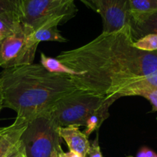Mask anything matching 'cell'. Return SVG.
Segmentation results:
<instances>
[{"label": "cell", "mask_w": 157, "mask_h": 157, "mask_svg": "<svg viewBox=\"0 0 157 157\" xmlns=\"http://www.w3.org/2000/svg\"><path fill=\"white\" fill-rule=\"evenodd\" d=\"M133 41L131 26L127 25L117 32L101 33L81 47L61 52L56 58L79 72L71 76L77 88L117 101L151 75L150 52L136 48Z\"/></svg>", "instance_id": "cell-1"}, {"label": "cell", "mask_w": 157, "mask_h": 157, "mask_svg": "<svg viewBox=\"0 0 157 157\" xmlns=\"http://www.w3.org/2000/svg\"><path fill=\"white\" fill-rule=\"evenodd\" d=\"M2 107L28 122L78 90L71 75L49 72L39 64L6 68L0 75Z\"/></svg>", "instance_id": "cell-2"}, {"label": "cell", "mask_w": 157, "mask_h": 157, "mask_svg": "<svg viewBox=\"0 0 157 157\" xmlns=\"http://www.w3.org/2000/svg\"><path fill=\"white\" fill-rule=\"evenodd\" d=\"M114 99H106L103 97L82 90L60 100L50 110L54 121L60 127L84 126L91 115L109 110L115 102Z\"/></svg>", "instance_id": "cell-3"}, {"label": "cell", "mask_w": 157, "mask_h": 157, "mask_svg": "<svg viewBox=\"0 0 157 157\" xmlns=\"http://www.w3.org/2000/svg\"><path fill=\"white\" fill-rule=\"evenodd\" d=\"M59 127L50 111L28 121L20 139L25 157H51L54 152L63 151Z\"/></svg>", "instance_id": "cell-4"}, {"label": "cell", "mask_w": 157, "mask_h": 157, "mask_svg": "<svg viewBox=\"0 0 157 157\" xmlns=\"http://www.w3.org/2000/svg\"><path fill=\"white\" fill-rule=\"evenodd\" d=\"M21 23L33 33L47 25H61L78 12L75 0H23Z\"/></svg>", "instance_id": "cell-5"}, {"label": "cell", "mask_w": 157, "mask_h": 157, "mask_svg": "<svg viewBox=\"0 0 157 157\" xmlns=\"http://www.w3.org/2000/svg\"><path fill=\"white\" fill-rule=\"evenodd\" d=\"M32 32L21 28L0 41V67L4 69L33 64L38 43Z\"/></svg>", "instance_id": "cell-6"}, {"label": "cell", "mask_w": 157, "mask_h": 157, "mask_svg": "<svg viewBox=\"0 0 157 157\" xmlns=\"http://www.w3.org/2000/svg\"><path fill=\"white\" fill-rule=\"evenodd\" d=\"M84 4L100 14L102 33H111L131 23L128 0H84Z\"/></svg>", "instance_id": "cell-7"}, {"label": "cell", "mask_w": 157, "mask_h": 157, "mask_svg": "<svg viewBox=\"0 0 157 157\" xmlns=\"http://www.w3.org/2000/svg\"><path fill=\"white\" fill-rule=\"evenodd\" d=\"M59 135L68 147L69 150L75 152L81 157L88 155L90 144L88 136L80 130L78 126H67L59 127Z\"/></svg>", "instance_id": "cell-8"}, {"label": "cell", "mask_w": 157, "mask_h": 157, "mask_svg": "<svg viewBox=\"0 0 157 157\" xmlns=\"http://www.w3.org/2000/svg\"><path fill=\"white\" fill-rule=\"evenodd\" d=\"M27 123L15 120L13 124H11L10 130L0 139V157H6L18 147Z\"/></svg>", "instance_id": "cell-9"}, {"label": "cell", "mask_w": 157, "mask_h": 157, "mask_svg": "<svg viewBox=\"0 0 157 157\" xmlns=\"http://www.w3.org/2000/svg\"><path fill=\"white\" fill-rule=\"evenodd\" d=\"M131 23L142 21L157 13V0H128ZM130 23V24H131Z\"/></svg>", "instance_id": "cell-10"}, {"label": "cell", "mask_w": 157, "mask_h": 157, "mask_svg": "<svg viewBox=\"0 0 157 157\" xmlns=\"http://www.w3.org/2000/svg\"><path fill=\"white\" fill-rule=\"evenodd\" d=\"M34 39L39 44L41 41H57L64 43L67 41L58 29V25H48L42 26L32 34Z\"/></svg>", "instance_id": "cell-11"}, {"label": "cell", "mask_w": 157, "mask_h": 157, "mask_svg": "<svg viewBox=\"0 0 157 157\" xmlns=\"http://www.w3.org/2000/svg\"><path fill=\"white\" fill-rule=\"evenodd\" d=\"M132 35L133 41L147 34H157V13L153 14L145 20L137 23H131Z\"/></svg>", "instance_id": "cell-12"}, {"label": "cell", "mask_w": 157, "mask_h": 157, "mask_svg": "<svg viewBox=\"0 0 157 157\" xmlns=\"http://www.w3.org/2000/svg\"><path fill=\"white\" fill-rule=\"evenodd\" d=\"M41 64L49 72L55 74H63L68 75L71 76H78L79 72L72 70L70 67L63 64L61 61H58L56 58H50L44 55L43 52L41 53Z\"/></svg>", "instance_id": "cell-13"}, {"label": "cell", "mask_w": 157, "mask_h": 157, "mask_svg": "<svg viewBox=\"0 0 157 157\" xmlns=\"http://www.w3.org/2000/svg\"><path fill=\"white\" fill-rule=\"evenodd\" d=\"M23 0H0V15L11 17L21 21Z\"/></svg>", "instance_id": "cell-14"}, {"label": "cell", "mask_w": 157, "mask_h": 157, "mask_svg": "<svg viewBox=\"0 0 157 157\" xmlns=\"http://www.w3.org/2000/svg\"><path fill=\"white\" fill-rule=\"evenodd\" d=\"M21 23L11 17L0 15V41L21 28Z\"/></svg>", "instance_id": "cell-15"}, {"label": "cell", "mask_w": 157, "mask_h": 157, "mask_svg": "<svg viewBox=\"0 0 157 157\" xmlns=\"http://www.w3.org/2000/svg\"><path fill=\"white\" fill-rule=\"evenodd\" d=\"M133 46L145 52H153L157 50V34L150 33L144 35L133 42Z\"/></svg>", "instance_id": "cell-16"}, {"label": "cell", "mask_w": 157, "mask_h": 157, "mask_svg": "<svg viewBox=\"0 0 157 157\" xmlns=\"http://www.w3.org/2000/svg\"><path fill=\"white\" fill-rule=\"evenodd\" d=\"M140 96L148 100L153 106V110H157V89L143 92Z\"/></svg>", "instance_id": "cell-17"}, {"label": "cell", "mask_w": 157, "mask_h": 157, "mask_svg": "<svg viewBox=\"0 0 157 157\" xmlns=\"http://www.w3.org/2000/svg\"><path fill=\"white\" fill-rule=\"evenodd\" d=\"M89 157H103L101 154V148L99 146V141H98V136L95 138L94 140L90 144V150L88 152Z\"/></svg>", "instance_id": "cell-18"}, {"label": "cell", "mask_w": 157, "mask_h": 157, "mask_svg": "<svg viewBox=\"0 0 157 157\" xmlns=\"http://www.w3.org/2000/svg\"><path fill=\"white\" fill-rule=\"evenodd\" d=\"M58 156L59 157H81L80 155L77 154L76 153L72 151H69L65 153L64 151H61V153H58Z\"/></svg>", "instance_id": "cell-19"}, {"label": "cell", "mask_w": 157, "mask_h": 157, "mask_svg": "<svg viewBox=\"0 0 157 157\" xmlns=\"http://www.w3.org/2000/svg\"><path fill=\"white\" fill-rule=\"evenodd\" d=\"M20 147H21V141H20V143H19V144H18V147H17L15 149V150H12V151L11 152V153H9V154L8 155V156L6 157H15V156H16V155L18 154V151H19Z\"/></svg>", "instance_id": "cell-20"}, {"label": "cell", "mask_w": 157, "mask_h": 157, "mask_svg": "<svg viewBox=\"0 0 157 157\" xmlns=\"http://www.w3.org/2000/svg\"><path fill=\"white\" fill-rule=\"evenodd\" d=\"M11 126L12 125H9V126H8V127H1V128H0V139H1L2 136L3 135L6 133V132H8L9 130H10Z\"/></svg>", "instance_id": "cell-21"}, {"label": "cell", "mask_w": 157, "mask_h": 157, "mask_svg": "<svg viewBox=\"0 0 157 157\" xmlns=\"http://www.w3.org/2000/svg\"><path fill=\"white\" fill-rule=\"evenodd\" d=\"M144 150H145V153H146V155H147V157H153L154 156V155L156 154L154 152L152 151L151 150H150V149L148 148L144 147Z\"/></svg>", "instance_id": "cell-22"}, {"label": "cell", "mask_w": 157, "mask_h": 157, "mask_svg": "<svg viewBox=\"0 0 157 157\" xmlns=\"http://www.w3.org/2000/svg\"><path fill=\"white\" fill-rule=\"evenodd\" d=\"M15 157H25V153H24V150H23V147H22V146H21V147H20L19 151H18V154L16 155V156Z\"/></svg>", "instance_id": "cell-23"}, {"label": "cell", "mask_w": 157, "mask_h": 157, "mask_svg": "<svg viewBox=\"0 0 157 157\" xmlns=\"http://www.w3.org/2000/svg\"><path fill=\"white\" fill-rule=\"evenodd\" d=\"M136 157H147V155H146V153H145V150H144V147L141 149V150L138 153L137 156Z\"/></svg>", "instance_id": "cell-24"}, {"label": "cell", "mask_w": 157, "mask_h": 157, "mask_svg": "<svg viewBox=\"0 0 157 157\" xmlns=\"http://www.w3.org/2000/svg\"><path fill=\"white\" fill-rule=\"evenodd\" d=\"M2 108H3V107H2V98L1 88H0V111H1V110Z\"/></svg>", "instance_id": "cell-25"}, {"label": "cell", "mask_w": 157, "mask_h": 157, "mask_svg": "<svg viewBox=\"0 0 157 157\" xmlns=\"http://www.w3.org/2000/svg\"><path fill=\"white\" fill-rule=\"evenodd\" d=\"M51 157H59L58 156V152H57V151L54 152V153H52V156H51Z\"/></svg>", "instance_id": "cell-26"}, {"label": "cell", "mask_w": 157, "mask_h": 157, "mask_svg": "<svg viewBox=\"0 0 157 157\" xmlns=\"http://www.w3.org/2000/svg\"><path fill=\"white\" fill-rule=\"evenodd\" d=\"M80 1H81V2H83V3H84V0H80Z\"/></svg>", "instance_id": "cell-27"}, {"label": "cell", "mask_w": 157, "mask_h": 157, "mask_svg": "<svg viewBox=\"0 0 157 157\" xmlns=\"http://www.w3.org/2000/svg\"><path fill=\"white\" fill-rule=\"evenodd\" d=\"M127 157H133V156H127Z\"/></svg>", "instance_id": "cell-28"}]
</instances>
